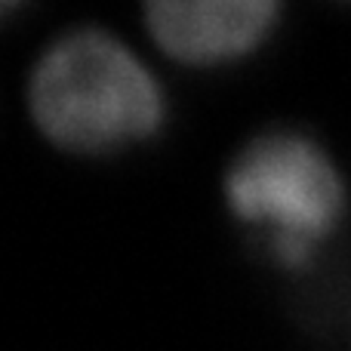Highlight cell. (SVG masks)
Segmentation results:
<instances>
[{
  "instance_id": "obj_1",
  "label": "cell",
  "mask_w": 351,
  "mask_h": 351,
  "mask_svg": "<svg viewBox=\"0 0 351 351\" xmlns=\"http://www.w3.org/2000/svg\"><path fill=\"white\" fill-rule=\"evenodd\" d=\"M37 127L68 152L108 154L164 123V93L145 65L102 28H77L47 47L31 71Z\"/></svg>"
},
{
  "instance_id": "obj_2",
  "label": "cell",
  "mask_w": 351,
  "mask_h": 351,
  "mask_svg": "<svg viewBox=\"0 0 351 351\" xmlns=\"http://www.w3.org/2000/svg\"><path fill=\"white\" fill-rule=\"evenodd\" d=\"M225 197L287 268L308 265L346 210L336 167L296 130H268L250 139L228 167Z\"/></svg>"
},
{
  "instance_id": "obj_3",
  "label": "cell",
  "mask_w": 351,
  "mask_h": 351,
  "mask_svg": "<svg viewBox=\"0 0 351 351\" xmlns=\"http://www.w3.org/2000/svg\"><path fill=\"white\" fill-rule=\"evenodd\" d=\"M278 3L268 0H167L148 3L145 22L170 56L194 65L237 59L268 34Z\"/></svg>"
}]
</instances>
